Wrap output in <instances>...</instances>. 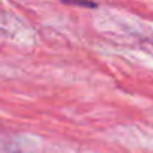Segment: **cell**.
I'll use <instances>...</instances> for the list:
<instances>
[]
</instances>
